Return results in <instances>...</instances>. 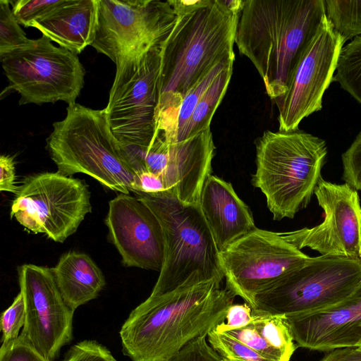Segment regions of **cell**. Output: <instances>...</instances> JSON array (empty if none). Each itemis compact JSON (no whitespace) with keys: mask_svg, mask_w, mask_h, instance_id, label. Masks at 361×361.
<instances>
[{"mask_svg":"<svg viewBox=\"0 0 361 361\" xmlns=\"http://www.w3.org/2000/svg\"><path fill=\"white\" fill-rule=\"evenodd\" d=\"M176 23L161 47L156 133L176 142L178 110L188 91L224 60L235 56L238 16L224 0H169Z\"/></svg>","mask_w":361,"mask_h":361,"instance_id":"6da1fadb","label":"cell"},{"mask_svg":"<svg viewBox=\"0 0 361 361\" xmlns=\"http://www.w3.org/2000/svg\"><path fill=\"white\" fill-rule=\"evenodd\" d=\"M221 282L183 286L149 298L120 330L122 350L132 361H169L195 338L225 321L235 295Z\"/></svg>","mask_w":361,"mask_h":361,"instance_id":"7a4b0ae2","label":"cell"},{"mask_svg":"<svg viewBox=\"0 0 361 361\" xmlns=\"http://www.w3.org/2000/svg\"><path fill=\"white\" fill-rule=\"evenodd\" d=\"M326 17L324 0L244 1L235 43L272 100L286 93L295 64Z\"/></svg>","mask_w":361,"mask_h":361,"instance_id":"3957f363","label":"cell"},{"mask_svg":"<svg viewBox=\"0 0 361 361\" xmlns=\"http://www.w3.org/2000/svg\"><path fill=\"white\" fill-rule=\"evenodd\" d=\"M256 170L252 184L266 197L273 219H293L305 208L322 178L326 142L297 130L265 131L256 140Z\"/></svg>","mask_w":361,"mask_h":361,"instance_id":"277c9868","label":"cell"},{"mask_svg":"<svg viewBox=\"0 0 361 361\" xmlns=\"http://www.w3.org/2000/svg\"><path fill=\"white\" fill-rule=\"evenodd\" d=\"M135 195L158 219L164 239V262L150 295L210 280L222 282L219 250L200 202H183L169 192Z\"/></svg>","mask_w":361,"mask_h":361,"instance_id":"5b68a950","label":"cell"},{"mask_svg":"<svg viewBox=\"0 0 361 361\" xmlns=\"http://www.w3.org/2000/svg\"><path fill=\"white\" fill-rule=\"evenodd\" d=\"M47 149L59 173H85L111 190L134 193L137 173L110 129L105 109L69 104L65 118L54 123Z\"/></svg>","mask_w":361,"mask_h":361,"instance_id":"8992f818","label":"cell"},{"mask_svg":"<svg viewBox=\"0 0 361 361\" xmlns=\"http://www.w3.org/2000/svg\"><path fill=\"white\" fill-rule=\"evenodd\" d=\"M361 290V259L310 257L255 298L252 311L286 317L341 305Z\"/></svg>","mask_w":361,"mask_h":361,"instance_id":"52a82bcc","label":"cell"},{"mask_svg":"<svg viewBox=\"0 0 361 361\" xmlns=\"http://www.w3.org/2000/svg\"><path fill=\"white\" fill-rule=\"evenodd\" d=\"M161 47L128 55L116 63L105 108L110 129L134 170L156 131Z\"/></svg>","mask_w":361,"mask_h":361,"instance_id":"ba28073f","label":"cell"},{"mask_svg":"<svg viewBox=\"0 0 361 361\" xmlns=\"http://www.w3.org/2000/svg\"><path fill=\"white\" fill-rule=\"evenodd\" d=\"M0 59L9 87L20 95V104L63 101L69 105L83 87L85 69L78 56L44 35Z\"/></svg>","mask_w":361,"mask_h":361,"instance_id":"9c48e42d","label":"cell"},{"mask_svg":"<svg viewBox=\"0 0 361 361\" xmlns=\"http://www.w3.org/2000/svg\"><path fill=\"white\" fill-rule=\"evenodd\" d=\"M91 211L90 192L83 181L45 172L25 178L10 216L27 230L63 243Z\"/></svg>","mask_w":361,"mask_h":361,"instance_id":"30bf717a","label":"cell"},{"mask_svg":"<svg viewBox=\"0 0 361 361\" xmlns=\"http://www.w3.org/2000/svg\"><path fill=\"white\" fill-rule=\"evenodd\" d=\"M214 150L210 128L175 143L155 134L135 166L137 192H169L183 202H200Z\"/></svg>","mask_w":361,"mask_h":361,"instance_id":"8fae6325","label":"cell"},{"mask_svg":"<svg viewBox=\"0 0 361 361\" xmlns=\"http://www.w3.org/2000/svg\"><path fill=\"white\" fill-rule=\"evenodd\" d=\"M310 257L283 233L258 228L219 251L226 287L250 307L257 295Z\"/></svg>","mask_w":361,"mask_h":361,"instance_id":"7c38bea8","label":"cell"},{"mask_svg":"<svg viewBox=\"0 0 361 361\" xmlns=\"http://www.w3.org/2000/svg\"><path fill=\"white\" fill-rule=\"evenodd\" d=\"M176 20L169 0H98L91 46L116 64L126 56L161 47Z\"/></svg>","mask_w":361,"mask_h":361,"instance_id":"4fadbf2b","label":"cell"},{"mask_svg":"<svg viewBox=\"0 0 361 361\" xmlns=\"http://www.w3.org/2000/svg\"><path fill=\"white\" fill-rule=\"evenodd\" d=\"M345 42L326 16L295 64L286 93L274 101L279 131L298 130L303 118L322 109L323 95L333 81Z\"/></svg>","mask_w":361,"mask_h":361,"instance_id":"5bb4252c","label":"cell"},{"mask_svg":"<svg viewBox=\"0 0 361 361\" xmlns=\"http://www.w3.org/2000/svg\"><path fill=\"white\" fill-rule=\"evenodd\" d=\"M18 271L25 307L21 334L44 358L54 361L73 338L75 310L63 300L51 268L25 264Z\"/></svg>","mask_w":361,"mask_h":361,"instance_id":"9a60e30c","label":"cell"},{"mask_svg":"<svg viewBox=\"0 0 361 361\" xmlns=\"http://www.w3.org/2000/svg\"><path fill=\"white\" fill-rule=\"evenodd\" d=\"M314 195L324 211L323 221L312 228L283 233L300 250L309 247L321 255L360 258L361 207L357 191L346 183L319 180Z\"/></svg>","mask_w":361,"mask_h":361,"instance_id":"2e32d148","label":"cell"},{"mask_svg":"<svg viewBox=\"0 0 361 361\" xmlns=\"http://www.w3.org/2000/svg\"><path fill=\"white\" fill-rule=\"evenodd\" d=\"M105 224L125 266L161 271L164 259L161 226L136 196L120 193L110 200Z\"/></svg>","mask_w":361,"mask_h":361,"instance_id":"e0dca14e","label":"cell"},{"mask_svg":"<svg viewBox=\"0 0 361 361\" xmlns=\"http://www.w3.org/2000/svg\"><path fill=\"white\" fill-rule=\"evenodd\" d=\"M286 318L297 347L326 353L361 346V290L337 306Z\"/></svg>","mask_w":361,"mask_h":361,"instance_id":"ac0fdd59","label":"cell"},{"mask_svg":"<svg viewBox=\"0 0 361 361\" xmlns=\"http://www.w3.org/2000/svg\"><path fill=\"white\" fill-rule=\"evenodd\" d=\"M200 205L219 251L257 228L231 183L212 173L202 188Z\"/></svg>","mask_w":361,"mask_h":361,"instance_id":"d6986e66","label":"cell"},{"mask_svg":"<svg viewBox=\"0 0 361 361\" xmlns=\"http://www.w3.org/2000/svg\"><path fill=\"white\" fill-rule=\"evenodd\" d=\"M97 10L98 0H60L32 27L78 55L94 39Z\"/></svg>","mask_w":361,"mask_h":361,"instance_id":"ffe728a7","label":"cell"},{"mask_svg":"<svg viewBox=\"0 0 361 361\" xmlns=\"http://www.w3.org/2000/svg\"><path fill=\"white\" fill-rule=\"evenodd\" d=\"M51 271L63 300L73 310L96 298L106 284L102 271L85 253L63 254Z\"/></svg>","mask_w":361,"mask_h":361,"instance_id":"44dd1931","label":"cell"},{"mask_svg":"<svg viewBox=\"0 0 361 361\" xmlns=\"http://www.w3.org/2000/svg\"><path fill=\"white\" fill-rule=\"evenodd\" d=\"M233 63L232 61L226 66L201 97L185 128L182 141L210 128L212 117L228 87Z\"/></svg>","mask_w":361,"mask_h":361,"instance_id":"7402d4cb","label":"cell"},{"mask_svg":"<svg viewBox=\"0 0 361 361\" xmlns=\"http://www.w3.org/2000/svg\"><path fill=\"white\" fill-rule=\"evenodd\" d=\"M252 323L269 345L281 354L283 361L290 360L298 347L285 315L252 311Z\"/></svg>","mask_w":361,"mask_h":361,"instance_id":"603a6c76","label":"cell"},{"mask_svg":"<svg viewBox=\"0 0 361 361\" xmlns=\"http://www.w3.org/2000/svg\"><path fill=\"white\" fill-rule=\"evenodd\" d=\"M333 81L361 104V35L341 49Z\"/></svg>","mask_w":361,"mask_h":361,"instance_id":"cb8c5ba5","label":"cell"},{"mask_svg":"<svg viewBox=\"0 0 361 361\" xmlns=\"http://www.w3.org/2000/svg\"><path fill=\"white\" fill-rule=\"evenodd\" d=\"M326 13L345 41L361 35V0H325Z\"/></svg>","mask_w":361,"mask_h":361,"instance_id":"d4e9b609","label":"cell"},{"mask_svg":"<svg viewBox=\"0 0 361 361\" xmlns=\"http://www.w3.org/2000/svg\"><path fill=\"white\" fill-rule=\"evenodd\" d=\"M235 56L229 57L216 65L207 74L201 78L185 94L180 104L177 121L176 142L182 141L185 128L193 110L207 87L212 83L221 71Z\"/></svg>","mask_w":361,"mask_h":361,"instance_id":"484cf974","label":"cell"},{"mask_svg":"<svg viewBox=\"0 0 361 361\" xmlns=\"http://www.w3.org/2000/svg\"><path fill=\"white\" fill-rule=\"evenodd\" d=\"M209 345L227 361H273L247 347L227 332L215 329L207 335Z\"/></svg>","mask_w":361,"mask_h":361,"instance_id":"4316f807","label":"cell"},{"mask_svg":"<svg viewBox=\"0 0 361 361\" xmlns=\"http://www.w3.org/2000/svg\"><path fill=\"white\" fill-rule=\"evenodd\" d=\"M10 1L0 0V54L22 47L30 42L20 27Z\"/></svg>","mask_w":361,"mask_h":361,"instance_id":"83f0119b","label":"cell"},{"mask_svg":"<svg viewBox=\"0 0 361 361\" xmlns=\"http://www.w3.org/2000/svg\"><path fill=\"white\" fill-rule=\"evenodd\" d=\"M25 322V302L23 296L20 292L11 305L1 314V347L8 345L18 338L20 329L24 326Z\"/></svg>","mask_w":361,"mask_h":361,"instance_id":"f1b7e54d","label":"cell"},{"mask_svg":"<svg viewBox=\"0 0 361 361\" xmlns=\"http://www.w3.org/2000/svg\"><path fill=\"white\" fill-rule=\"evenodd\" d=\"M60 0L10 1L13 13L20 25L32 27L33 23L46 15Z\"/></svg>","mask_w":361,"mask_h":361,"instance_id":"f546056e","label":"cell"},{"mask_svg":"<svg viewBox=\"0 0 361 361\" xmlns=\"http://www.w3.org/2000/svg\"><path fill=\"white\" fill-rule=\"evenodd\" d=\"M227 333L261 355L273 361H283L281 354L269 345L252 323Z\"/></svg>","mask_w":361,"mask_h":361,"instance_id":"4dcf8cb0","label":"cell"},{"mask_svg":"<svg viewBox=\"0 0 361 361\" xmlns=\"http://www.w3.org/2000/svg\"><path fill=\"white\" fill-rule=\"evenodd\" d=\"M342 179L355 190H361V131L342 154Z\"/></svg>","mask_w":361,"mask_h":361,"instance_id":"1f68e13d","label":"cell"},{"mask_svg":"<svg viewBox=\"0 0 361 361\" xmlns=\"http://www.w3.org/2000/svg\"><path fill=\"white\" fill-rule=\"evenodd\" d=\"M63 361H117L109 350L94 340H85L73 345Z\"/></svg>","mask_w":361,"mask_h":361,"instance_id":"d6a6232c","label":"cell"},{"mask_svg":"<svg viewBox=\"0 0 361 361\" xmlns=\"http://www.w3.org/2000/svg\"><path fill=\"white\" fill-rule=\"evenodd\" d=\"M221 359L208 343L207 336L204 335L191 341L169 361H221Z\"/></svg>","mask_w":361,"mask_h":361,"instance_id":"836d02e7","label":"cell"},{"mask_svg":"<svg viewBox=\"0 0 361 361\" xmlns=\"http://www.w3.org/2000/svg\"><path fill=\"white\" fill-rule=\"evenodd\" d=\"M0 361H49L20 334L7 346L0 348Z\"/></svg>","mask_w":361,"mask_h":361,"instance_id":"e575fe53","label":"cell"},{"mask_svg":"<svg viewBox=\"0 0 361 361\" xmlns=\"http://www.w3.org/2000/svg\"><path fill=\"white\" fill-rule=\"evenodd\" d=\"M252 322V310L246 302L232 304L228 309L225 321L214 329L217 331L227 332L240 329Z\"/></svg>","mask_w":361,"mask_h":361,"instance_id":"d590c367","label":"cell"},{"mask_svg":"<svg viewBox=\"0 0 361 361\" xmlns=\"http://www.w3.org/2000/svg\"><path fill=\"white\" fill-rule=\"evenodd\" d=\"M20 186L16 185L15 162L8 155L0 157V190L17 194Z\"/></svg>","mask_w":361,"mask_h":361,"instance_id":"8d00e7d4","label":"cell"},{"mask_svg":"<svg viewBox=\"0 0 361 361\" xmlns=\"http://www.w3.org/2000/svg\"><path fill=\"white\" fill-rule=\"evenodd\" d=\"M319 361H361V347H345L326 352Z\"/></svg>","mask_w":361,"mask_h":361,"instance_id":"74e56055","label":"cell"},{"mask_svg":"<svg viewBox=\"0 0 361 361\" xmlns=\"http://www.w3.org/2000/svg\"><path fill=\"white\" fill-rule=\"evenodd\" d=\"M360 258L361 259V247H360Z\"/></svg>","mask_w":361,"mask_h":361,"instance_id":"f35d334b","label":"cell"},{"mask_svg":"<svg viewBox=\"0 0 361 361\" xmlns=\"http://www.w3.org/2000/svg\"><path fill=\"white\" fill-rule=\"evenodd\" d=\"M221 361H227V360L222 357Z\"/></svg>","mask_w":361,"mask_h":361,"instance_id":"ab89813d","label":"cell"},{"mask_svg":"<svg viewBox=\"0 0 361 361\" xmlns=\"http://www.w3.org/2000/svg\"><path fill=\"white\" fill-rule=\"evenodd\" d=\"M361 347V346H360Z\"/></svg>","mask_w":361,"mask_h":361,"instance_id":"60d3db41","label":"cell"}]
</instances>
